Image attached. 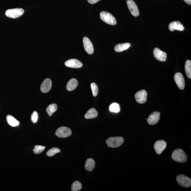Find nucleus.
Returning a JSON list of instances; mask_svg holds the SVG:
<instances>
[{"mask_svg": "<svg viewBox=\"0 0 191 191\" xmlns=\"http://www.w3.org/2000/svg\"><path fill=\"white\" fill-rule=\"evenodd\" d=\"M171 157L173 160L179 163L186 162L188 159L186 153L181 149L175 150L171 155Z\"/></svg>", "mask_w": 191, "mask_h": 191, "instance_id": "f257e3e1", "label": "nucleus"}, {"mask_svg": "<svg viewBox=\"0 0 191 191\" xmlns=\"http://www.w3.org/2000/svg\"><path fill=\"white\" fill-rule=\"evenodd\" d=\"M185 72L189 78H191V61L188 60L186 62L185 66Z\"/></svg>", "mask_w": 191, "mask_h": 191, "instance_id": "5701e85b", "label": "nucleus"}, {"mask_svg": "<svg viewBox=\"0 0 191 191\" xmlns=\"http://www.w3.org/2000/svg\"><path fill=\"white\" fill-rule=\"evenodd\" d=\"M176 180L177 183L181 186L188 188L191 186V179L185 175H178L177 177Z\"/></svg>", "mask_w": 191, "mask_h": 191, "instance_id": "39448f33", "label": "nucleus"}, {"mask_svg": "<svg viewBox=\"0 0 191 191\" xmlns=\"http://www.w3.org/2000/svg\"><path fill=\"white\" fill-rule=\"evenodd\" d=\"M61 151L60 150L56 147L52 148L48 150L46 153V155L48 157H52L55 155L56 154L59 153Z\"/></svg>", "mask_w": 191, "mask_h": 191, "instance_id": "a878e982", "label": "nucleus"}, {"mask_svg": "<svg viewBox=\"0 0 191 191\" xmlns=\"http://www.w3.org/2000/svg\"><path fill=\"white\" fill-rule=\"evenodd\" d=\"M98 113L95 109L92 108L89 110L85 115V119H92L96 118L98 116Z\"/></svg>", "mask_w": 191, "mask_h": 191, "instance_id": "aec40b11", "label": "nucleus"}, {"mask_svg": "<svg viewBox=\"0 0 191 191\" xmlns=\"http://www.w3.org/2000/svg\"><path fill=\"white\" fill-rule=\"evenodd\" d=\"M124 141V138L122 137H114L108 138L106 142L109 147L116 148L121 145Z\"/></svg>", "mask_w": 191, "mask_h": 191, "instance_id": "f03ea898", "label": "nucleus"}, {"mask_svg": "<svg viewBox=\"0 0 191 191\" xmlns=\"http://www.w3.org/2000/svg\"><path fill=\"white\" fill-rule=\"evenodd\" d=\"M38 118V113L36 111H34L33 112L31 116V120L32 122L36 123L37 122Z\"/></svg>", "mask_w": 191, "mask_h": 191, "instance_id": "c85d7f7f", "label": "nucleus"}, {"mask_svg": "<svg viewBox=\"0 0 191 191\" xmlns=\"http://www.w3.org/2000/svg\"><path fill=\"white\" fill-rule=\"evenodd\" d=\"M131 46L129 43H124L119 44L115 46L114 50L116 52H120L128 49Z\"/></svg>", "mask_w": 191, "mask_h": 191, "instance_id": "a211bd4d", "label": "nucleus"}, {"mask_svg": "<svg viewBox=\"0 0 191 191\" xmlns=\"http://www.w3.org/2000/svg\"><path fill=\"white\" fill-rule=\"evenodd\" d=\"M127 4L131 14L135 17L139 16L140 12L137 4L133 0H127Z\"/></svg>", "mask_w": 191, "mask_h": 191, "instance_id": "0eeeda50", "label": "nucleus"}, {"mask_svg": "<svg viewBox=\"0 0 191 191\" xmlns=\"http://www.w3.org/2000/svg\"><path fill=\"white\" fill-rule=\"evenodd\" d=\"M82 186L80 182L78 181H75L72 185L71 189L72 191H78L80 190Z\"/></svg>", "mask_w": 191, "mask_h": 191, "instance_id": "393cba45", "label": "nucleus"}, {"mask_svg": "<svg viewBox=\"0 0 191 191\" xmlns=\"http://www.w3.org/2000/svg\"><path fill=\"white\" fill-rule=\"evenodd\" d=\"M169 30L172 32L175 30L183 31L184 30V26L179 21H173L169 23Z\"/></svg>", "mask_w": 191, "mask_h": 191, "instance_id": "dca6fc26", "label": "nucleus"}, {"mask_svg": "<svg viewBox=\"0 0 191 191\" xmlns=\"http://www.w3.org/2000/svg\"><path fill=\"white\" fill-rule=\"evenodd\" d=\"M24 13V10L22 8L8 9L5 11V14L7 17L16 19L20 17Z\"/></svg>", "mask_w": 191, "mask_h": 191, "instance_id": "20e7f679", "label": "nucleus"}, {"mask_svg": "<svg viewBox=\"0 0 191 191\" xmlns=\"http://www.w3.org/2000/svg\"><path fill=\"white\" fill-rule=\"evenodd\" d=\"M91 87L93 96H96L98 93V86L96 84L93 83L91 84Z\"/></svg>", "mask_w": 191, "mask_h": 191, "instance_id": "cd10ccee", "label": "nucleus"}, {"mask_svg": "<svg viewBox=\"0 0 191 191\" xmlns=\"http://www.w3.org/2000/svg\"><path fill=\"white\" fill-rule=\"evenodd\" d=\"M185 2L187 4H188L189 5H191V0H184Z\"/></svg>", "mask_w": 191, "mask_h": 191, "instance_id": "7c9ffc66", "label": "nucleus"}, {"mask_svg": "<svg viewBox=\"0 0 191 191\" xmlns=\"http://www.w3.org/2000/svg\"><path fill=\"white\" fill-rule=\"evenodd\" d=\"M153 54L154 57L159 61L165 62L166 61L167 54L158 48H155L153 51Z\"/></svg>", "mask_w": 191, "mask_h": 191, "instance_id": "9d476101", "label": "nucleus"}, {"mask_svg": "<svg viewBox=\"0 0 191 191\" xmlns=\"http://www.w3.org/2000/svg\"><path fill=\"white\" fill-rule=\"evenodd\" d=\"M160 113L158 112H154L150 115L147 119V122L151 125H154L159 122Z\"/></svg>", "mask_w": 191, "mask_h": 191, "instance_id": "ddd939ff", "label": "nucleus"}, {"mask_svg": "<svg viewBox=\"0 0 191 191\" xmlns=\"http://www.w3.org/2000/svg\"><path fill=\"white\" fill-rule=\"evenodd\" d=\"M72 132L71 129L66 127L62 126L58 128L56 131V135L60 138H66L71 135Z\"/></svg>", "mask_w": 191, "mask_h": 191, "instance_id": "423d86ee", "label": "nucleus"}, {"mask_svg": "<svg viewBox=\"0 0 191 191\" xmlns=\"http://www.w3.org/2000/svg\"><path fill=\"white\" fill-rule=\"evenodd\" d=\"M78 85V83L76 79H71L68 82L66 86V89L69 91H73L77 88Z\"/></svg>", "mask_w": 191, "mask_h": 191, "instance_id": "f3484780", "label": "nucleus"}, {"mask_svg": "<svg viewBox=\"0 0 191 191\" xmlns=\"http://www.w3.org/2000/svg\"><path fill=\"white\" fill-rule=\"evenodd\" d=\"M110 110L111 112L118 113L120 111V105L117 103H113L110 106Z\"/></svg>", "mask_w": 191, "mask_h": 191, "instance_id": "b1692460", "label": "nucleus"}, {"mask_svg": "<svg viewBox=\"0 0 191 191\" xmlns=\"http://www.w3.org/2000/svg\"><path fill=\"white\" fill-rule=\"evenodd\" d=\"M83 43L86 51L89 54H92L94 51V48L92 43L89 38L84 37L83 39Z\"/></svg>", "mask_w": 191, "mask_h": 191, "instance_id": "f8f14e48", "label": "nucleus"}, {"mask_svg": "<svg viewBox=\"0 0 191 191\" xmlns=\"http://www.w3.org/2000/svg\"><path fill=\"white\" fill-rule=\"evenodd\" d=\"M100 0H87L88 2L91 4H93L97 2Z\"/></svg>", "mask_w": 191, "mask_h": 191, "instance_id": "c756f323", "label": "nucleus"}, {"mask_svg": "<svg viewBox=\"0 0 191 191\" xmlns=\"http://www.w3.org/2000/svg\"><path fill=\"white\" fill-rule=\"evenodd\" d=\"M167 143L164 140H160L155 142L154 147L156 152L158 154H160L166 148Z\"/></svg>", "mask_w": 191, "mask_h": 191, "instance_id": "1a4fd4ad", "label": "nucleus"}, {"mask_svg": "<svg viewBox=\"0 0 191 191\" xmlns=\"http://www.w3.org/2000/svg\"><path fill=\"white\" fill-rule=\"evenodd\" d=\"M100 18L104 22L112 25H116V21L115 17L108 12L103 11L100 13Z\"/></svg>", "mask_w": 191, "mask_h": 191, "instance_id": "7ed1b4c3", "label": "nucleus"}, {"mask_svg": "<svg viewBox=\"0 0 191 191\" xmlns=\"http://www.w3.org/2000/svg\"><path fill=\"white\" fill-rule=\"evenodd\" d=\"M52 87V81L49 78H46L43 81L41 85L40 90L43 93H47L50 90Z\"/></svg>", "mask_w": 191, "mask_h": 191, "instance_id": "2eb2a0df", "label": "nucleus"}, {"mask_svg": "<svg viewBox=\"0 0 191 191\" xmlns=\"http://www.w3.org/2000/svg\"><path fill=\"white\" fill-rule=\"evenodd\" d=\"M147 93L145 90H142L136 93L135 98L136 102L140 104H143L147 100Z\"/></svg>", "mask_w": 191, "mask_h": 191, "instance_id": "6e6552de", "label": "nucleus"}, {"mask_svg": "<svg viewBox=\"0 0 191 191\" xmlns=\"http://www.w3.org/2000/svg\"><path fill=\"white\" fill-rule=\"evenodd\" d=\"M46 148L45 146L42 145H36L34 146V148L33 149L34 154H38L42 152Z\"/></svg>", "mask_w": 191, "mask_h": 191, "instance_id": "bb28decb", "label": "nucleus"}, {"mask_svg": "<svg viewBox=\"0 0 191 191\" xmlns=\"http://www.w3.org/2000/svg\"><path fill=\"white\" fill-rule=\"evenodd\" d=\"M65 65L67 67L78 69L82 67L83 64L78 60L75 59H70L66 61Z\"/></svg>", "mask_w": 191, "mask_h": 191, "instance_id": "4468645a", "label": "nucleus"}, {"mask_svg": "<svg viewBox=\"0 0 191 191\" xmlns=\"http://www.w3.org/2000/svg\"><path fill=\"white\" fill-rule=\"evenodd\" d=\"M6 119L7 123L11 126L16 127L18 126L19 124V122L18 121L11 115H8Z\"/></svg>", "mask_w": 191, "mask_h": 191, "instance_id": "412c9836", "label": "nucleus"}, {"mask_svg": "<svg viewBox=\"0 0 191 191\" xmlns=\"http://www.w3.org/2000/svg\"><path fill=\"white\" fill-rule=\"evenodd\" d=\"M57 105L55 103H53V104L49 105L46 109V112L47 113L48 116H52L54 113L57 110Z\"/></svg>", "mask_w": 191, "mask_h": 191, "instance_id": "4be33fe9", "label": "nucleus"}, {"mask_svg": "<svg viewBox=\"0 0 191 191\" xmlns=\"http://www.w3.org/2000/svg\"><path fill=\"white\" fill-rule=\"evenodd\" d=\"M95 162L94 160L91 158L87 159L85 163V168L88 171H91L93 170L95 166Z\"/></svg>", "mask_w": 191, "mask_h": 191, "instance_id": "6ab92c4d", "label": "nucleus"}, {"mask_svg": "<svg viewBox=\"0 0 191 191\" xmlns=\"http://www.w3.org/2000/svg\"><path fill=\"white\" fill-rule=\"evenodd\" d=\"M174 79L178 88L181 90L184 89L185 87V80L182 74L178 72L175 74Z\"/></svg>", "mask_w": 191, "mask_h": 191, "instance_id": "9b49d317", "label": "nucleus"}]
</instances>
